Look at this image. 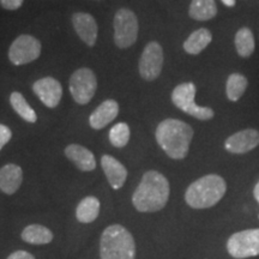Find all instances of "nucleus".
Segmentation results:
<instances>
[{
  "mask_svg": "<svg viewBox=\"0 0 259 259\" xmlns=\"http://www.w3.org/2000/svg\"><path fill=\"white\" fill-rule=\"evenodd\" d=\"M169 194L167 178L157 170H148L132 196V203L139 212H156L166 206Z\"/></svg>",
  "mask_w": 259,
  "mask_h": 259,
  "instance_id": "nucleus-1",
  "label": "nucleus"
},
{
  "mask_svg": "<svg viewBox=\"0 0 259 259\" xmlns=\"http://www.w3.org/2000/svg\"><path fill=\"white\" fill-rule=\"evenodd\" d=\"M156 141L162 150L173 160H183L187 156L193 128L185 121L178 119H166L156 128Z\"/></svg>",
  "mask_w": 259,
  "mask_h": 259,
  "instance_id": "nucleus-2",
  "label": "nucleus"
},
{
  "mask_svg": "<svg viewBox=\"0 0 259 259\" xmlns=\"http://www.w3.org/2000/svg\"><path fill=\"white\" fill-rule=\"evenodd\" d=\"M227 184L218 174H208L196 180L187 187L185 200L193 209H208L216 205L223 198Z\"/></svg>",
  "mask_w": 259,
  "mask_h": 259,
  "instance_id": "nucleus-3",
  "label": "nucleus"
},
{
  "mask_svg": "<svg viewBox=\"0 0 259 259\" xmlns=\"http://www.w3.org/2000/svg\"><path fill=\"white\" fill-rule=\"evenodd\" d=\"M101 259H135L134 236L121 225H112L103 231L100 240Z\"/></svg>",
  "mask_w": 259,
  "mask_h": 259,
  "instance_id": "nucleus-4",
  "label": "nucleus"
},
{
  "mask_svg": "<svg viewBox=\"0 0 259 259\" xmlns=\"http://www.w3.org/2000/svg\"><path fill=\"white\" fill-rule=\"evenodd\" d=\"M197 88L192 82L181 83L171 93V102L184 113L199 120H210L215 113L209 107H200L194 101Z\"/></svg>",
  "mask_w": 259,
  "mask_h": 259,
  "instance_id": "nucleus-5",
  "label": "nucleus"
},
{
  "mask_svg": "<svg viewBox=\"0 0 259 259\" xmlns=\"http://www.w3.org/2000/svg\"><path fill=\"white\" fill-rule=\"evenodd\" d=\"M114 42L119 48H128L138 38V19L134 11L120 9L114 16Z\"/></svg>",
  "mask_w": 259,
  "mask_h": 259,
  "instance_id": "nucleus-6",
  "label": "nucleus"
},
{
  "mask_svg": "<svg viewBox=\"0 0 259 259\" xmlns=\"http://www.w3.org/2000/svg\"><path fill=\"white\" fill-rule=\"evenodd\" d=\"M227 251L235 259H245L259 255V228L245 229L229 236Z\"/></svg>",
  "mask_w": 259,
  "mask_h": 259,
  "instance_id": "nucleus-7",
  "label": "nucleus"
},
{
  "mask_svg": "<svg viewBox=\"0 0 259 259\" xmlns=\"http://www.w3.org/2000/svg\"><path fill=\"white\" fill-rule=\"evenodd\" d=\"M70 93L78 105H87L93 100L97 89L95 73L88 67H82L71 74L69 82Z\"/></svg>",
  "mask_w": 259,
  "mask_h": 259,
  "instance_id": "nucleus-8",
  "label": "nucleus"
},
{
  "mask_svg": "<svg viewBox=\"0 0 259 259\" xmlns=\"http://www.w3.org/2000/svg\"><path fill=\"white\" fill-rule=\"evenodd\" d=\"M41 42L31 35H19L9 48V59L16 66L32 63L41 56Z\"/></svg>",
  "mask_w": 259,
  "mask_h": 259,
  "instance_id": "nucleus-9",
  "label": "nucleus"
},
{
  "mask_svg": "<svg viewBox=\"0 0 259 259\" xmlns=\"http://www.w3.org/2000/svg\"><path fill=\"white\" fill-rule=\"evenodd\" d=\"M163 67V50L158 42H149L139 59V73L148 82L155 80L160 76Z\"/></svg>",
  "mask_w": 259,
  "mask_h": 259,
  "instance_id": "nucleus-10",
  "label": "nucleus"
},
{
  "mask_svg": "<svg viewBox=\"0 0 259 259\" xmlns=\"http://www.w3.org/2000/svg\"><path fill=\"white\" fill-rule=\"evenodd\" d=\"M32 90L48 108H56L63 96V87L59 80L53 77H45L36 80L32 84Z\"/></svg>",
  "mask_w": 259,
  "mask_h": 259,
  "instance_id": "nucleus-11",
  "label": "nucleus"
},
{
  "mask_svg": "<svg viewBox=\"0 0 259 259\" xmlns=\"http://www.w3.org/2000/svg\"><path fill=\"white\" fill-rule=\"evenodd\" d=\"M259 145V132L254 128H246L235 132L225 142V148L231 154L250 153Z\"/></svg>",
  "mask_w": 259,
  "mask_h": 259,
  "instance_id": "nucleus-12",
  "label": "nucleus"
},
{
  "mask_svg": "<svg viewBox=\"0 0 259 259\" xmlns=\"http://www.w3.org/2000/svg\"><path fill=\"white\" fill-rule=\"evenodd\" d=\"M72 24L74 30L84 44L90 47L95 46L99 28H97L95 18L92 15L85 14V12H76L72 16Z\"/></svg>",
  "mask_w": 259,
  "mask_h": 259,
  "instance_id": "nucleus-13",
  "label": "nucleus"
},
{
  "mask_svg": "<svg viewBox=\"0 0 259 259\" xmlns=\"http://www.w3.org/2000/svg\"><path fill=\"white\" fill-rule=\"evenodd\" d=\"M101 166L112 189H121L127 179V169L124 164L111 155H103L101 158Z\"/></svg>",
  "mask_w": 259,
  "mask_h": 259,
  "instance_id": "nucleus-14",
  "label": "nucleus"
},
{
  "mask_svg": "<svg viewBox=\"0 0 259 259\" xmlns=\"http://www.w3.org/2000/svg\"><path fill=\"white\" fill-rule=\"evenodd\" d=\"M119 114V105L115 100H106L92 113L89 124L94 130H102L111 124Z\"/></svg>",
  "mask_w": 259,
  "mask_h": 259,
  "instance_id": "nucleus-15",
  "label": "nucleus"
},
{
  "mask_svg": "<svg viewBox=\"0 0 259 259\" xmlns=\"http://www.w3.org/2000/svg\"><path fill=\"white\" fill-rule=\"evenodd\" d=\"M65 155L82 171H92L96 168L95 156L89 149L79 144H70L65 148Z\"/></svg>",
  "mask_w": 259,
  "mask_h": 259,
  "instance_id": "nucleus-16",
  "label": "nucleus"
},
{
  "mask_svg": "<svg viewBox=\"0 0 259 259\" xmlns=\"http://www.w3.org/2000/svg\"><path fill=\"white\" fill-rule=\"evenodd\" d=\"M23 181V170L15 163L5 164L0 168V190L6 194H14L19 190Z\"/></svg>",
  "mask_w": 259,
  "mask_h": 259,
  "instance_id": "nucleus-17",
  "label": "nucleus"
},
{
  "mask_svg": "<svg viewBox=\"0 0 259 259\" xmlns=\"http://www.w3.org/2000/svg\"><path fill=\"white\" fill-rule=\"evenodd\" d=\"M212 40V34L205 28H200L198 30L193 31L186 41L184 42V50L186 53L197 56L209 46Z\"/></svg>",
  "mask_w": 259,
  "mask_h": 259,
  "instance_id": "nucleus-18",
  "label": "nucleus"
},
{
  "mask_svg": "<svg viewBox=\"0 0 259 259\" xmlns=\"http://www.w3.org/2000/svg\"><path fill=\"white\" fill-rule=\"evenodd\" d=\"M189 15L191 18L199 22L212 19L218 15V6L215 0H192L191 2Z\"/></svg>",
  "mask_w": 259,
  "mask_h": 259,
  "instance_id": "nucleus-19",
  "label": "nucleus"
},
{
  "mask_svg": "<svg viewBox=\"0 0 259 259\" xmlns=\"http://www.w3.org/2000/svg\"><path fill=\"white\" fill-rule=\"evenodd\" d=\"M22 240L31 245H46L53 240V233L45 226L30 225L22 232Z\"/></svg>",
  "mask_w": 259,
  "mask_h": 259,
  "instance_id": "nucleus-20",
  "label": "nucleus"
},
{
  "mask_svg": "<svg viewBox=\"0 0 259 259\" xmlns=\"http://www.w3.org/2000/svg\"><path fill=\"white\" fill-rule=\"evenodd\" d=\"M100 213V200L96 197H85L80 200L76 209L77 220L80 223H92Z\"/></svg>",
  "mask_w": 259,
  "mask_h": 259,
  "instance_id": "nucleus-21",
  "label": "nucleus"
},
{
  "mask_svg": "<svg viewBox=\"0 0 259 259\" xmlns=\"http://www.w3.org/2000/svg\"><path fill=\"white\" fill-rule=\"evenodd\" d=\"M235 50L242 58H250L253 54L255 48V42L253 32L248 28H241L235 34L234 38Z\"/></svg>",
  "mask_w": 259,
  "mask_h": 259,
  "instance_id": "nucleus-22",
  "label": "nucleus"
},
{
  "mask_svg": "<svg viewBox=\"0 0 259 259\" xmlns=\"http://www.w3.org/2000/svg\"><path fill=\"white\" fill-rule=\"evenodd\" d=\"M247 85L248 80L244 74L232 73L226 83V94L228 100H231L232 102L239 101L247 89Z\"/></svg>",
  "mask_w": 259,
  "mask_h": 259,
  "instance_id": "nucleus-23",
  "label": "nucleus"
},
{
  "mask_svg": "<svg viewBox=\"0 0 259 259\" xmlns=\"http://www.w3.org/2000/svg\"><path fill=\"white\" fill-rule=\"evenodd\" d=\"M10 103H11L14 111L21 116L22 119H24L28 122H36L37 115L35 113L34 109L31 108V106L29 105L25 100V97L22 95L21 93L14 92L10 95Z\"/></svg>",
  "mask_w": 259,
  "mask_h": 259,
  "instance_id": "nucleus-24",
  "label": "nucleus"
},
{
  "mask_svg": "<svg viewBox=\"0 0 259 259\" xmlns=\"http://www.w3.org/2000/svg\"><path fill=\"white\" fill-rule=\"evenodd\" d=\"M130 126L126 122H118L109 131V141L113 147L124 148L130 141Z\"/></svg>",
  "mask_w": 259,
  "mask_h": 259,
  "instance_id": "nucleus-25",
  "label": "nucleus"
},
{
  "mask_svg": "<svg viewBox=\"0 0 259 259\" xmlns=\"http://www.w3.org/2000/svg\"><path fill=\"white\" fill-rule=\"evenodd\" d=\"M12 137V132L6 125L0 124V150L9 143Z\"/></svg>",
  "mask_w": 259,
  "mask_h": 259,
  "instance_id": "nucleus-26",
  "label": "nucleus"
},
{
  "mask_svg": "<svg viewBox=\"0 0 259 259\" xmlns=\"http://www.w3.org/2000/svg\"><path fill=\"white\" fill-rule=\"evenodd\" d=\"M24 0H0V6L9 11H15L23 5Z\"/></svg>",
  "mask_w": 259,
  "mask_h": 259,
  "instance_id": "nucleus-27",
  "label": "nucleus"
},
{
  "mask_svg": "<svg viewBox=\"0 0 259 259\" xmlns=\"http://www.w3.org/2000/svg\"><path fill=\"white\" fill-rule=\"evenodd\" d=\"M6 259H36L31 253L27 251H16L11 253Z\"/></svg>",
  "mask_w": 259,
  "mask_h": 259,
  "instance_id": "nucleus-28",
  "label": "nucleus"
},
{
  "mask_svg": "<svg viewBox=\"0 0 259 259\" xmlns=\"http://www.w3.org/2000/svg\"><path fill=\"white\" fill-rule=\"evenodd\" d=\"M253 196H254L255 200H257L258 204H259V181H258L257 184H255V186H254V190H253Z\"/></svg>",
  "mask_w": 259,
  "mask_h": 259,
  "instance_id": "nucleus-29",
  "label": "nucleus"
},
{
  "mask_svg": "<svg viewBox=\"0 0 259 259\" xmlns=\"http://www.w3.org/2000/svg\"><path fill=\"white\" fill-rule=\"evenodd\" d=\"M221 2L226 6H229V8H233L235 5V0H221Z\"/></svg>",
  "mask_w": 259,
  "mask_h": 259,
  "instance_id": "nucleus-30",
  "label": "nucleus"
}]
</instances>
